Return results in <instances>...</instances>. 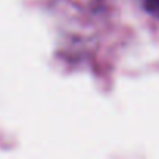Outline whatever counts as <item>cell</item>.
I'll use <instances>...</instances> for the list:
<instances>
[{"instance_id":"cell-1","label":"cell","mask_w":159,"mask_h":159,"mask_svg":"<svg viewBox=\"0 0 159 159\" xmlns=\"http://www.w3.org/2000/svg\"><path fill=\"white\" fill-rule=\"evenodd\" d=\"M145 8L159 19V0H145Z\"/></svg>"}]
</instances>
